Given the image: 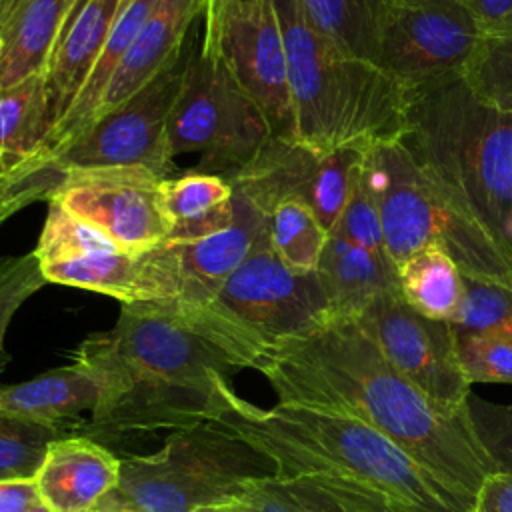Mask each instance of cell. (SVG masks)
Returning <instances> with one entry per match:
<instances>
[{"label": "cell", "mask_w": 512, "mask_h": 512, "mask_svg": "<svg viewBox=\"0 0 512 512\" xmlns=\"http://www.w3.org/2000/svg\"><path fill=\"white\" fill-rule=\"evenodd\" d=\"M252 370L266 378L278 402L348 416L374 428L472 502L494 472L466 410H444L410 384L356 318H328L268 348Z\"/></svg>", "instance_id": "6da1fadb"}, {"label": "cell", "mask_w": 512, "mask_h": 512, "mask_svg": "<svg viewBox=\"0 0 512 512\" xmlns=\"http://www.w3.org/2000/svg\"><path fill=\"white\" fill-rule=\"evenodd\" d=\"M98 386L84 424L92 434H148L218 422L238 394L246 362L214 326L206 306L120 304L116 324L86 336L70 354Z\"/></svg>", "instance_id": "7a4b0ae2"}, {"label": "cell", "mask_w": 512, "mask_h": 512, "mask_svg": "<svg viewBox=\"0 0 512 512\" xmlns=\"http://www.w3.org/2000/svg\"><path fill=\"white\" fill-rule=\"evenodd\" d=\"M218 424L264 452L276 476L322 484L374 512H472V500L354 418L282 402L260 408L236 394Z\"/></svg>", "instance_id": "3957f363"}, {"label": "cell", "mask_w": 512, "mask_h": 512, "mask_svg": "<svg viewBox=\"0 0 512 512\" xmlns=\"http://www.w3.org/2000/svg\"><path fill=\"white\" fill-rule=\"evenodd\" d=\"M274 8L288 60L294 142L324 154L400 140L410 90L324 38L298 0H274Z\"/></svg>", "instance_id": "277c9868"}, {"label": "cell", "mask_w": 512, "mask_h": 512, "mask_svg": "<svg viewBox=\"0 0 512 512\" xmlns=\"http://www.w3.org/2000/svg\"><path fill=\"white\" fill-rule=\"evenodd\" d=\"M400 144L512 246V114L482 102L462 76L444 78L410 90Z\"/></svg>", "instance_id": "5b68a950"}, {"label": "cell", "mask_w": 512, "mask_h": 512, "mask_svg": "<svg viewBox=\"0 0 512 512\" xmlns=\"http://www.w3.org/2000/svg\"><path fill=\"white\" fill-rule=\"evenodd\" d=\"M362 176L396 266L424 248H440L464 278L512 290V246L430 178L400 140L368 146Z\"/></svg>", "instance_id": "8992f818"}, {"label": "cell", "mask_w": 512, "mask_h": 512, "mask_svg": "<svg viewBox=\"0 0 512 512\" xmlns=\"http://www.w3.org/2000/svg\"><path fill=\"white\" fill-rule=\"evenodd\" d=\"M268 476L276 466L264 452L234 430L204 422L170 432L152 454L120 458L118 484L94 512H194Z\"/></svg>", "instance_id": "52a82bcc"}, {"label": "cell", "mask_w": 512, "mask_h": 512, "mask_svg": "<svg viewBox=\"0 0 512 512\" xmlns=\"http://www.w3.org/2000/svg\"><path fill=\"white\" fill-rule=\"evenodd\" d=\"M208 308L250 370L268 348L330 318L318 274L290 270L270 244L224 280Z\"/></svg>", "instance_id": "ba28073f"}, {"label": "cell", "mask_w": 512, "mask_h": 512, "mask_svg": "<svg viewBox=\"0 0 512 512\" xmlns=\"http://www.w3.org/2000/svg\"><path fill=\"white\" fill-rule=\"evenodd\" d=\"M270 140L260 110L224 66L202 48L190 52L186 78L168 120L172 158L202 152L200 172L230 178Z\"/></svg>", "instance_id": "9c48e42d"}, {"label": "cell", "mask_w": 512, "mask_h": 512, "mask_svg": "<svg viewBox=\"0 0 512 512\" xmlns=\"http://www.w3.org/2000/svg\"><path fill=\"white\" fill-rule=\"evenodd\" d=\"M192 48L118 108L92 120L66 146L48 154L62 174L90 170H134L170 178L174 158L168 120L182 90Z\"/></svg>", "instance_id": "30bf717a"}, {"label": "cell", "mask_w": 512, "mask_h": 512, "mask_svg": "<svg viewBox=\"0 0 512 512\" xmlns=\"http://www.w3.org/2000/svg\"><path fill=\"white\" fill-rule=\"evenodd\" d=\"M200 48L224 66L260 110L270 138L294 142L288 60L274 0L206 14Z\"/></svg>", "instance_id": "8fae6325"}, {"label": "cell", "mask_w": 512, "mask_h": 512, "mask_svg": "<svg viewBox=\"0 0 512 512\" xmlns=\"http://www.w3.org/2000/svg\"><path fill=\"white\" fill-rule=\"evenodd\" d=\"M482 36L464 0H384L376 64L414 90L460 76Z\"/></svg>", "instance_id": "7c38bea8"}, {"label": "cell", "mask_w": 512, "mask_h": 512, "mask_svg": "<svg viewBox=\"0 0 512 512\" xmlns=\"http://www.w3.org/2000/svg\"><path fill=\"white\" fill-rule=\"evenodd\" d=\"M366 148L314 152L298 142L268 140L228 180L262 214L284 200H300L332 232L350 198Z\"/></svg>", "instance_id": "4fadbf2b"}, {"label": "cell", "mask_w": 512, "mask_h": 512, "mask_svg": "<svg viewBox=\"0 0 512 512\" xmlns=\"http://www.w3.org/2000/svg\"><path fill=\"white\" fill-rule=\"evenodd\" d=\"M354 318L386 360L434 404L450 412L466 410L470 384L458 362L450 322L418 314L400 292L378 296Z\"/></svg>", "instance_id": "5bb4252c"}, {"label": "cell", "mask_w": 512, "mask_h": 512, "mask_svg": "<svg viewBox=\"0 0 512 512\" xmlns=\"http://www.w3.org/2000/svg\"><path fill=\"white\" fill-rule=\"evenodd\" d=\"M162 180L134 170L68 172L48 200L110 236L122 250H150L172 234ZM46 200V202H48Z\"/></svg>", "instance_id": "9a60e30c"}, {"label": "cell", "mask_w": 512, "mask_h": 512, "mask_svg": "<svg viewBox=\"0 0 512 512\" xmlns=\"http://www.w3.org/2000/svg\"><path fill=\"white\" fill-rule=\"evenodd\" d=\"M48 284L82 288L120 304L170 302L182 286L180 262L168 240L142 252H100L40 264Z\"/></svg>", "instance_id": "2e32d148"}, {"label": "cell", "mask_w": 512, "mask_h": 512, "mask_svg": "<svg viewBox=\"0 0 512 512\" xmlns=\"http://www.w3.org/2000/svg\"><path fill=\"white\" fill-rule=\"evenodd\" d=\"M232 204L234 214L228 224L192 238H168L182 274L178 304L208 306L224 280L254 252L270 244L266 216L236 188Z\"/></svg>", "instance_id": "e0dca14e"}, {"label": "cell", "mask_w": 512, "mask_h": 512, "mask_svg": "<svg viewBox=\"0 0 512 512\" xmlns=\"http://www.w3.org/2000/svg\"><path fill=\"white\" fill-rule=\"evenodd\" d=\"M122 2L124 0H76L72 6L42 70L52 134L66 120L86 88Z\"/></svg>", "instance_id": "ac0fdd59"}, {"label": "cell", "mask_w": 512, "mask_h": 512, "mask_svg": "<svg viewBox=\"0 0 512 512\" xmlns=\"http://www.w3.org/2000/svg\"><path fill=\"white\" fill-rule=\"evenodd\" d=\"M118 478L120 458L86 434H64L50 442L34 476L50 512H94Z\"/></svg>", "instance_id": "d6986e66"}, {"label": "cell", "mask_w": 512, "mask_h": 512, "mask_svg": "<svg viewBox=\"0 0 512 512\" xmlns=\"http://www.w3.org/2000/svg\"><path fill=\"white\" fill-rule=\"evenodd\" d=\"M206 4L208 0H160L156 4L114 70L92 120L124 104L184 52L186 34L192 22L206 12Z\"/></svg>", "instance_id": "ffe728a7"}, {"label": "cell", "mask_w": 512, "mask_h": 512, "mask_svg": "<svg viewBox=\"0 0 512 512\" xmlns=\"http://www.w3.org/2000/svg\"><path fill=\"white\" fill-rule=\"evenodd\" d=\"M74 4L76 0H0V90L44 70Z\"/></svg>", "instance_id": "44dd1931"}, {"label": "cell", "mask_w": 512, "mask_h": 512, "mask_svg": "<svg viewBox=\"0 0 512 512\" xmlns=\"http://www.w3.org/2000/svg\"><path fill=\"white\" fill-rule=\"evenodd\" d=\"M330 318H354L382 294L398 292V270L388 254L330 232L316 268Z\"/></svg>", "instance_id": "7402d4cb"}, {"label": "cell", "mask_w": 512, "mask_h": 512, "mask_svg": "<svg viewBox=\"0 0 512 512\" xmlns=\"http://www.w3.org/2000/svg\"><path fill=\"white\" fill-rule=\"evenodd\" d=\"M98 386L74 362L52 368L30 380L0 386V416L60 424L72 428L84 412H92Z\"/></svg>", "instance_id": "603a6c76"}, {"label": "cell", "mask_w": 512, "mask_h": 512, "mask_svg": "<svg viewBox=\"0 0 512 512\" xmlns=\"http://www.w3.org/2000/svg\"><path fill=\"white\" fill-rule=\"evenodd\" d=\"M50 134L42 72L0 90V160L8 170L46 154Z\"/></svg>", "instance_id": "cb8c5ba5"}, {"label": "cell", "mask_w": 512, "mask_h": 512, "mask_svg": "<svg viewBox=\"0 0 512 512\" xmlns=\"http://www.w3.org/2000/svg\"><path fill=\"white\" fill-rule=\"evenodd\" d=\"M234 188L228 178L192 170L162 180V202L172 218L170 238H192L230 222Z\"/></svg>", "instance_id": "d4e9b609"}, {"label": "cell", "mask_w": 512, "mask_h": 512, "mask_svg": "<svg viewBox=\"0 0 512 512\" xmlns=\"http://www.w3.org/2000/svg\"><path fill=\"white\" fill-rule=\"evenodd\" d=\"M158 2L160 0H124L122 2L120 12L110 28L108 38H106V46L98 58V64H96L88 84L82 90L76 104L72 106V110L68 112L66 120L52 134L46 154H52V152L60 150L62 146H66L78 132H82L90 124V120L102 100V94L112 80L114 70L118 68L120 60L126 56L130 44L134 42L136 34L140 32V28L148 20V16L154 12Z\"/></svg>", "instance_id": "484cf974"}, {"label": "cell", "mask_w": 512, "mask_h": 512, "mask_svg": "<svg viewBox=\"0 0 512 512\" xmlns=\"http://www.w3.org/2000/svg\"><path fill=\"white\" fill-rule=\"evenodd\" d=\"M398 292L418 314L452 322L464 298V276L440 248H424L396 266Z\"/></svg>", "instance_id": "4316f807"}, {"label": "cell", "mask_w": 512, "mask_h": 512, "mask_svg": "<svg viewBox=\"0 0 512 512\" xmlns=\"http://www.w3.org/2000/svg\"><path fill=\"white\" fill-rule=\"evenodd\" d=\"M218 506L230 512H374L322 484L282 476L250 480Z\"/></svg>", "instance_id": "83f0119b"}, {"label": "cell", "mask_w": 512, "mask_h": 512, "mask_svg": "<svg viewBox=\"0 0 512 512\" xmlns=\"http://www.w3.org/2000/svg\"><path fill=\"white\" fill-rule=\"evenodd\" d=\"M308 22L346 54L376 64L384 0H298Z\"/></svg>", "instance_id": "f1b7e54d"}, {"label": "cell", "mask_w": 512, "mask_h": 512, "mask_svg": "<svg viewBox=\"0 0 512 512\" xmlns=\"http://www.w3.org/2000/svg\"><path fill=\"white\" fill-rule=\"evenodd\" d=\"M272 252L294 272H316L330 232L300 200L274 204L266 214Z\"/></svg>", "instance_id": "f546056e"}, {"label": "cell", "mask_w": 512, "mask_h": 512, "mask_svg": "<svg viewBox=\"0 0 512 512\" xmlns=\"http://www.w3.org/2000/svg\"><path fill=\"white\" fill-rule=\"evenodd\" d=\"M460 76L482 102L512 114V22L484 32Z\"/></svg>", "instance_id": "4dcf8cb0"}, {"label": "cell", "mask_w": 512, "mask_h": 512, "mask_svg": "<svg viewBox=\"0 0 512 512\" xmlns=\"http://www.w3.org/2000/svg\"><path fill=\"white\" fill-rule=\"evenodd\" d=\"M116 250L122 248L102 230L72 214L56 200H48L46 220L38 244L32 250L40 264Z\"/></svg>", "instance_id": "1f68e13d"}, {"label": "cell", "mask_w": 512, "mask_h": 512, "mask_svg": "<svg viewBox=\"0 0 512 512\" xmlns=\"http://www.w3.org/2000/svg\"><path fill=\"white\" fill-rule=\"evenodd\" d=\"M70 428L0 416V480L34 478L44 454Z\"/></svg>", "instance_id": "d6a6232c"}, {"label": "cell", "mask_w": 512, "mask_h": 512, "mask_svg": "<svg viewBox=\"0 0 512 512\" xmlns=\"http://www.w3.org/2000/svg\"><path fill=\"white\" fill-rule=\"evenodd\" d=\"M450 324L512 344V290L464 278V298Z\"/></svg>", "instance_id": "836d02e7"}, {"label": "cell", "mask_w": 512, "mask_h": 512, "mask_svg": "<svg viewBox=\"0 0 512 512\" xmlns=\"http://www.w3.org/2000/svg\"><path fill=\"white\" fill-rule=\"evenodd\" d=\"M48 284L34 252L0 256V374L10 362L4 340L16 312Z\"/></svg>", "instance_id": "e575fe53"}, {"label": "cell", "mask_w": 512, "mask_h": 512, "mask_svg": "<svg viewBox=\"0 0 512 512\" xmlns=\"http://www.w3.org/2000/svg\"><path fill=\"white\" fill-rule=\"evenodd\" d=\"M456 354L466 382L512 384V344L496 336L456 330Z\"/></svg>", "instance_id": "d590c367"}, {"label": "cell", "mask_w": 512, "mask_h": 512, "mask_svg": "<svg viewBox=\"0 0 512 512\" xmlns=\"http://www.w3.org/2000/svg\"><path fill=\"white\" fill-rule=\"evenodd\" d=\"M466 416L492 470L512 474V404H496L470 390Z\"/></svg>", "instance_id": "8d00e7d4"}, {"label": "cell", "mask_w": 512, "mask_h": 512, "mask_svg": "<svg viewBox=\"0 0 512 512\" xmlns=\"http://www.w3.org/2000/svg\"><path fill=\"white\" fill-rule=\"evenodd\" d=\"M64 174L48 154L24 162L0 178V224L18 210L48 200Z\"/></svg>", "instance_id": "74e56055"}, {"label": "cell", "mask_w": 512, "mask_h": 512, "mask_svg": "<svg viewBox=\"0 0 512 512\" xmlns=\"http://www.w3.org/2000/svg\"><path fill=\"white\" fill-rule=\"evenodd\" d=\"M332 232L358 244V246H364L368 250L388 254L386 244H384L378 206H376V200L362 176V164L356 174V180H354L350 198L344 206V212Z\"/></svg>", "instance_id": "f35d334b"}, {"label": "cell", "mask_w": 512, "mask_h": 512, "mask_svg": "<svg viewBox=\"0 0 512 512\" xmlns=\"http://www.w3.org/2000/svg\"><path fill=\"white\" fill-rule=\"evenodd\" d=\"M472 512H512V474H488L474 496Z\"/></svg>", "instance_id": "ab89813d"}, {"label": "cell", "mask_w": 512, "mask_h": 512, "mask_svg": "<svg viewBox=\"0 0 512 512\" xmlns=\"http://www.w3.org/2000/svg\"><path fill=\"white\" fill-rule=\"evenodd\" d=\"M44 504L34 478L0 480V512H26Z\"/></svg>", "instance_id": "60d3db41"}, {"label": "cell", "mask_w": 512, "mask_h": 512, "mask_svg": "<svg viewBox=\"0 0 512 512\" xmlns=\"http://www.w3.org/2000/svg\"><path fill=\"white\" fill-rule=\"evenodd\" d=\"M480 26L486 30L512 22V0H464Z\"/></svg>", "instance_id": "b9f144b4"}, {"label": "cell", "mask_w": 512, "mask_h": 512, "mask_svg": "<svg viewBox=\"0 0 512 512\" xmlns=\"http://www.w3.org/2000/svg\"><path fill=\"white\" fill-rule=\"evenodd\" d=\"M258 0H208L206 4V14H212V12H218L222 8H230V6H248V4H254Z\"/></svg>", "instance_id": "7bdbcfd3"}, {"label": "cell", "mask_w": 512, "mask_h": 512, "mask_svg": "<svg viewBox=\"0 0 512 512\" xmlns=\"http://www.w3.org/2000/svg\"><path fill=\"white\" fill-rule=\"evenodd\" d=\"M194 512H230V510H226L224 506H200Z\"/></svg>", "instance_id": "ee69618b"}, {"label": "cell", "mask_w": 512, "mask_h": 512, "mask_svg": "<svg viewBox=\"0 0 512 512\" xmlns=\"http://www.w3.org/2000/svg\"><path fill=\"white\" fill-rule=\"evenodd\" d=\"M26 512H50V510H48V506H46V504H38V506H34V508H30V510H26Z\"/></svg>", "instance_id": "f6af8a7d"}, {"label": "cell", "mask_w": 512, "mask_h": 512, "mask_svg": "<svg viewBox=\"0 0 512 512\" xmlns=\"http://www.w3.org/2000/svg\"><path fill=\"white\" fill-rule=\"evenodd\" d=\"M6 172H10V170H8V168L2 164V160H0V178H2Z\"/></svg>", "instance_id": "bcb514c9"}, {"label": "cell", "mask_w": 512, "mask_h": 512, "mask_svg": "<svg viewBox=\"0 0 512 512\" xmlns=\"http://www.w3.org/2000/svg\"><path fill=\"white\" fill-rule=\"evenodd\" d=\"M118 512H132V510H118Z\"/></svg>", "instance_id": "7dc6e473"}]
</instances>
